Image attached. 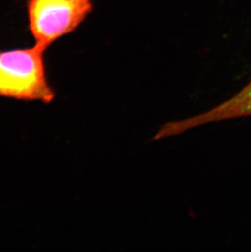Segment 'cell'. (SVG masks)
<instances>
[{
	"instance_id": "6da1fadb",
	"label": "cell",
	"mask_w": 251,
	"mask_h": 252,
	"mask_svg": "<svg viewBox=\"0 0 251 252\" xmlns=\"http://www.w3.org/2000/svg\"><path fill=\"white\" fill-rule=\"evenodd\" d=\"M45 52L35 43L30 48L0 50V97L45 104L54 100Z\"/></svg>"
},
{
	"instance_id": "7a4b0ae2",
	"label": "cell",
	"mask_w": 251,
	"mask_h": 252,
	"mask_svg": "<svg viewBox=\"0 0 251 252\" xmlns=\"http://www.w3.org/2000/svg\"><path fill=\"white\" fill-rule=\"evenodd\" d=\"M28 27L34 43L47 50L80 26L93 11L92 0H28Z\"/></svg>"
},
{
	"instance_id": "3957f363",
	"label": "cell",
	"mask_w": 251,
	"mask_h": 252,
	"mask_svg": "<svg viewBox=\"0 0 251 252\" xmlns=\"http://www.w3.org/2000/svg\"><path fill=\"white\" fill-rule=\"evenodd\" d=\"M251 115V81L239 93L211 110L180 121L164 124L154 137V140L167 138L189 129L213 122Z\"/></svg>"
}]
</instances>
